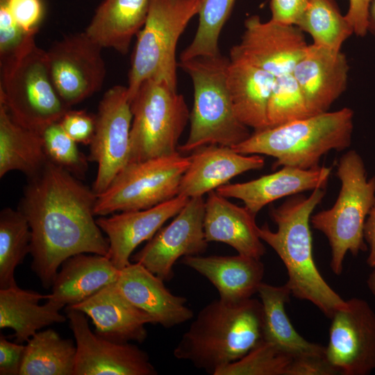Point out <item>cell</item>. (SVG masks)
Listing matches in <instances>:
<instances>
[{
    "label": "cell",
    "mask_w": 375,
    "mask_h": 375,
    "mask_svg": "<svg viewBox=\"0 0 375 375\" xmlns=\"http://www.w3.org/2000/svg\"><path fill=\"white\" fill-rule=\"evenodd\" d=\"M331 168L318 166L301 169L284 166L280 170L243 183H228L215 191L226 198L241 200L251 213H257L267 204L283 198L326 186Z\"/></svg>",
    "instance_id": "20"
},
{
    "label": "cell",
    "mask_w": 375,
    "mask_h": 375,
    "mask_svg": "<svg viewBox=\"0 0 375 375\" xmlns=\"http://www.w3.org/2000/svg\"><path fill=\"white\" fill-rule=\"evenodd\" d=\"M59 122L65 131L75 142L90 144L95 130V116L84 110L69 109Z\"/></svg>",
    "instance_id": "39"
},
{
    "label": "cell",
    "mask_w": 375,
    "mask_h": 375,
    "mask_svg": "<svg viewBox=\"0 0 375 375\" xmlns=\"http://www.w3.org/2000/svg\"><path fill=\"white\" fill-rule=\"evenodd\" d=\"M42 0H0V58L14 54L42 22Z\"/></svg>",
    "instance_id": "32"
},
{
    "label": "cell",
    "mask_w": 375,
    "mask_h": 375,
    "mask_svg": "<svg viewBox=\"0 0 375 375\" xmlns=\"http://www.w3.org/2000/svg\"><path fill=\"white\" fill-rule=\"evenodd\" d=\"M120 270L106 256L78 253L61 265L47 300L63 306L76 305L116 282Z\"/></svg>",
    "instance_id": "25"
},
{
    "label": "cell",
    "mask_w": 375,
    "mask_h": 375,
    "mask_svg": "<svg viewBox=\"0 0 375 375\" xmlns=\"http://www.w3.org/2000/svg\"><path fill=\"white\" fill-rule=\"evenodd\" d=\"M47 298V294L24 290L17 285L0 289V328L12 329L15 342L23 344L41 328L65 322L67 316L60 313L63 306L50 300L39 304Z\"/></svg>",
    "instance_id": "27"
},
{
    "label": "cell",
    "mask_w": 375,
    "mask_h": 375,
    "mask_svg": "<svg viewBox=\"0 0 375 375\" xmlns=\"http://www.w3.org/2000/svg\"><path fill=\"white\" fill-rule=\"evenodd\" d=\"M372 0H349L345 17L351 24L353 33L364 37L368 32V11Z\"/></svg>",
    "instance_id": "43"
},
{
    "label": "cell",
    "mask_w": 375,
    "mask_h": 375,
    "mask_svg": "<svg viewBox=\"0 0 375 375\" xmlns=\"http://www.w3.org/2000/svg\"><path fill=\"white\" fill-rule=\"evenodd\" d=\"M28 181L17 209L31 231V269L49 289L65 260L82 253L107 256L109 244L94 219L92 188L49 160Z\"/></svg>",
    "instance_id": "1"
},
{
    "label": "cell",
    "mask_w": 375,
    "mask_h": 375,
    "mask_svg": "<svg viewBox=\"0 0 375 375\" xmlns=\"http://www.w3.org/2000/svg\"><path fill=\"white\" fill-rule=\"evenodd\" d=\"M353 111L342 108L269 127L253 133L231 147L238 153L267 155L275 158L273 168L290 166L310 169L319 166L330 151L349 147Z\"/></svg>",
    "instance_id": "4"
},
{
    "label": "cell",
    "mask_w": 375,
    "mask_h": 375,
    "mask_svg": "<svg viewBox=\"0 0 375 375\" xmlns=\"http://www.w3.org/2000/svg\"><path fill=\"white\" fill-rule=\"evenodd\" d=\"M47 160L41 134L19 124L0 103V177L19 171L31 178Z\"/></svg>",
    "instance_id": "30"
},
{
    "label": "cell",
    "mask_w": 375,
    "mask_h": 375,
    "mask_svg": "<svg viewBox=\"0 0 375 375\" xmlns=\"http://www.w3.org/2000/svg\"><path fill=\"white\" fill-rule=\"evenodd\" d=\"M25 345L11 342L0 335V374L19 375Z\"/></svg>",
    "instance_id": "42"
},
{
    "label": "cell",
    "mask_w": 375,
    "mask_h": 375,
    "mask_svg": "<svg viewBox=\"0 0 375 375\" xmlns=\"http://www.w3.org/2000/svg\"><path fill=\"white\" fill-rule=\"evenodd\" d=\"M204 213L203 197L190 198L172 222L162 227L132 260L165 281H170L179 258L206 251L208 242L203 230Z\"/></svg>",
    "instance_id": "15"
},
{
    "label": "cell",
    "mask_w": 375,
    "mask_h": 375,
    "mask_svg": "<svg viewBox=\"0 0 375 375\" xmlns=\"http://www.w3.org/2000/svg\"><path fill=\"white\" fill-rule=\"evenodd\" d=\"M69 326L76 341L74 375H156L148 354L130 342H119L93 333L88 316L67 306Z\"/></svg>",
    "instance_id": "14"
},
{
    "label": "cell",
    "mask_w": 375,
    "mask_h": 375,
    "mask_svg": "<svg viewBox=\"0 0 375 375\" xmlns=\"http://www.w3.org/2000/svg\"><path fill=\"white\" fill-rule=\"evenodd\" d=\"M296 26L312 37L313 44L333 50H341L344 42L353 33L334 0H309Z\"/></svg>",
    "instance_id": "34"
},
{
    "label": "cell",
    "mask_w": 375,
    "mask_h": 375,
    "mask_svg": "<svg viewBox=\"0 0 375 375\" xmlns=\"http://www.w3.org/2000/svg\"><path fill=\"white\" fill-rule=\"evenodd\" d=\"M309 0H270L272 20L285 24L297 25Z\"/></svg>",
    "instance_id": "41"
},
{
    "label": "cell",
    "mask_w": 375,
    "mask_h": 375,
    "mask_svg": "<svg viewBox=\"0 0 375 375\" xmlns=\"http://www.w3.org/2000/svg\"><path fill=\"white\" fill-rule=\"evenodd\" d=\"M349 72L347 57L341 50L308 44L292 74L311 115L328 111L345 91Z\"/></svg>",
    "instance_id": "18"
},
{
    "label": "cell",
    "mask_w": 375,
    "mask_h": 375,
    "mask_svg": "<svg viewBox=\"0 0 375 375\" xmlns=\"http://www.w3.org/2000/svg\"><path fill=\"white\" fill-rule=\"evenodd\" d=\"M133 115L127 86L115 85L103 94L95 115L88 160L97 164L93 190L98 195L128 162Z\"/></svg>",
    "instance_id": "11"
},
{
    "label": "cell",
    "mask_w": 375,
    "mask_h": 375,
    "mask_svg": "<svg viewBox=\"0 0 375 375\" xmlns=\"http://www.w3.org/2000/svg\"><path fill=\"white\" fill-rule=\"evenodd\" d=\"M308 46L298 26L272 19L262 22L259 16L252 15L245 20L240 42L231 49L230 56L277 77L292 73Z\"/></svg>",
    "instance_id": "16"
},
{
    "label": "cell",
    "mask_w": 375,
    "mask_h": 375,
    "mask_svg": "<svg viewBox=\"0 0 375 375\" xmlns=\"http://www.w3.org/2000/svg\"><path fill=\"white\" fill-rule=\"evenodd\" d=\"M189 163L190 157L179 151L127 163L97 195L95 215L147 209L176 197Z\"/></svg>",
    "instance_id": "10"
},
{
    "label": "cell",
    "mask_w": 375,
    "mask_h": 375,
    "mask_svg": "<svg viewBox=\"0 0 375 375\" xmlns=\"http://www.w3.org/2000/svg\"><path fill=\"white\" fill-rule=\"evenodd\" d=\"M190 199L178 195L151 208L100 216L97 223L107 237V257L119 270L131 263L134 250L149 241L170 218L175 217Z\"/></svg>",
    "instance_id": "17"
},
{
    "label": "cell",
    "mask_w": 375,
    "mask_h": 375,
    "mask_svg": "<svg viewBox=\"0 0 375 375\" xmlns=\"http://www.w3.org/2000/svg\"><path fill=\"white\" fill-rule=\"evenodd\" d=\"M326 191L317 188L308 196H291L278 207L269 208V216L276 224L272 231L265 223L258 235L279 256L288 273L285 285L291 295L311 302L327 317L346 305L344 300L324 279L315 262L310 218Z\"/></svg>",
    "instance_id": "2"
},
{
    "label": "cell",
    "mask_w": 375,
    "mask_h": 375,
    "mask_svg": "<svg viewBox=\"0 0 375 375\" xmlns=\"http://www.w3.org/2000/svg\"><path fill=\"white\" fill-rule=\"evenodd\" d=\"M368 31L375 35V0H372L368 11Z\"/></svg>",
    "instance_id": "45"
},
{
    "label": "cell",
    "mask_w": 375,
    "mask_h": 375,
    "mask_svg": "<svg viewBox=\"0 0 375 375\" xmlns=\"http://www.w3.org/2000/svg\"><path fill=\"white\" fill-rule=\"evenodd\" d=\"M256 216L244 206L231 203L215 190L205 200L203 230L208 242H219L238 254L260 259L266 251L258 235Z\"/></svg>",
    "instance_id": "23"
},
{
    "label": "cell",
    "mask_w": 375,
    "mask_h": 375,
    "mask_svg": "<svg viewBox=\"0 0 375 375\" xmlns=\"http://www.w3.org/2000/svg\"><path fill=\"white\" fill-rule=\"evenodd\" d=\"M130 103L133 119L128 163L178 152L190 116L183 96L164 81L149 79Z\"/></svg>",
    "instance_id": "9"
},
{
    "label": "cell",
    "mask_w": 375,
    "mask_h": 375,
    "mask_svg": "<svg viewBox=\"0 0 375 375\" xmlns=\"http://www.w3.org/2000/svg\"><path fill=\"white\" fill-rule=\"evenodd\" d=\"M293 357L265 340L215 375H286Z\"/></svg>",
    "instance_id": "37"
},
{
    "label": "cell",
    "mask_w": 375,
    "mask_h": 375,
    "mask_svg": "<svg viewBox=\"0 0 375 375\" xmlns=\"http://www.w3.org/2000/svg\"><path fill=\"white\" fill-rule=\"evenodd\" d=\"M262 326L260 300L250 298L233 303L215 299L200 310L173 354L215 375L262 340Z\"/></svg>",
    "instance_id": "3"
},
{
    "label": "cell",
    "mask_w": 375,
    "mask_h": 375,
    "mask_svg": "<svg viewBox=\"0 0 375 375\" xmlns=\"http://www.w3.org/2000/svg\"><path fill=\"white\" fill-rule=\"evenodd\" d=\"M276 77L242 59L229 56L226 81L235 114L254 131L269 128L267 106Z\"/></svg>",
    "instance_id": "26"
},
{
    "label": "cell",
    "mask_w": 375,
    "mask_h": 375,
    "mask_svg": "<svg viewBox=\"0 0 375 375\" xmlns=\"http://www.w3.org/2000/svg\"><path fill=\"white\" fill-rule=\"evenodd\" d=\"M157 276L138 262H131L120 270L115 282L122 294L147 313L154 324L171 328L190 320L193 311L187 299L172 293Z\"/></svg>",
    "instance_id": "19"
},
{
    "label": "cell",
    "mask_w": 375,
    "mask_h": 375,
    "mask_svg": "<svg viewBox=\"0 0 375 375\" xmlns=\"http://www.w3.org/2000/svg\"><path fill=\"white\" fill-rule=\"evenodd\" d=\"M325 356L342 375H368L375 369V312L365 299L346 300L332 316Z\"/></svg>",
    "instance_id": "13"
},
{
    "label": "cell",
    "mask_w": 375,
    "mask_h": 375,
    "mask_svg": "<svg viewBox=\"0 0 375 375\" xmlns=\"http://www.w3.org/2000/svg\"><path fill=\"white\" fill-rule=\"evenodd\" d=\"M151 0H104L84 32L103 48L122 54L128 51L132 38L143 27Z\"/></svg>",
    "instance_id": "28"
},
{
    "label": "cell",
    "mask_w": 375,
    "mask_h": 375,
    "mask_svg": "<svg viewBox=\"0 0 375 375\" xmlns=\"http://www.w3.org/2000/svg\"><path fill=\"white\" fill-rule=\"evenodd\" d=\"M26 342L19 375H74L76 347L72 340L47 329Z\"/></svg>",
    "instance_id": "31"
},
{
    "label": "cell",
    "mask_w": 375,
    "mask_h": 375,
    "mask_svg": "<svg viewBox=\"0 0 375 375\" xmlns=\"http://www.w3.org/2000/svg\"><path fill=\"white\" fill-rule=\"evenodd\" d=\"M337 370L325 355H305L294 357L286 375H335Z\"/></svg>",
    "instance_id": "40"
},
{
    "label": "cell",
    "mask_w": 375,
    "mask_h": 375,
    "mask_svg": "<svg viewBox=\"0 0 375 375\" xmlns=\"http://www.w3.org/2000/svg\"><path fill=\"white\" fill-rule=\"evenodd\" d=\"M202 0H151L146 22L138 33L127 86L129 100L149 79L162 81L177 90L176 50Z\"/></svg>",
    "instance_id": "8"
},
{
    "label": "cell",
    "mask_w": 375,
    "mask_h": 375,
    "mask_svg": "<svg viewBox=\"0 0 375 375\" xmlns=\"http://www.w3.org/2000/svg\"><path fill=\"white\" fill-rule=\"evenodd\" d=\"M263 310L262 340L294 357L325 355L326 347L310 342L294 328L285 309L291 292L286 285L262 283L258 292Z\"/></svg>",
    "instance_id": "29"
},
{
    "label": "cell",
    "mask_w": 375,
    "mask_h": 375,
    "mask_svg": "<svg viewBox=\"0 0 375 375\" xmlns=\"http://www.w3.org/2000/svg\"><path fill=\"white\" fill-rule=\"evenodd\" d=\"M0 103L16 122L40 133L69 110L53 85L47 51L37 46L35 35L1 62Z\"/></svg>",
    "instance_id": "6"
},
{
    "label": "cell",
    "mask_w": 375,
    "mask_h": 375,
    "mask_svg": "<svg viewBox=\"0 0 375 375\" xmlns=\"http://www.w3.org/2000/svg\"><path fill=\"white\" fill-rule=\"evenodd\" d=\"M189 157L190 163L182 176L178 194L189 199L203 197L228 184L238 175L265 165L261 155L242 154L231 147L217 144L201 147Z\"/></svg>",
    "instance_id": "21"
},
{
    "label": "cell",
    "mask_w": 375,
    "mask_h": 375,
    "mask_svg": "<svg viewBox=\"0 0 375 375\" xmlns=\"http://www.w3.org/2000/svg\"><path fill=\"white\" fill-rule=\"evenodd\" d=\"M229 58L221 53L180 61L194 87L188 140L180 153L192 152L208 144L233 147L248 138L249 127L238 118L228 92L226 73Z\"/></svg>",
    "instance_id": "5"
},
{
    "label": "cell",
    "mask_w": 375,
    "mask_h": 375,
    "mask_svg": "<svg viewBox=\"0 0 375 375\" xmlns=\"http://www.w3.org/2000/svg\"><path fill=\"white\" fill-rule=\"evenodd\" d=\"M267 116L269 128L312 116L292 73L276 77Z\"/></svg>",
    "instance_id": "36"
},
{
    "label": "cell",
    "mask_w": 375,
    "mask_h": 375,
    "mask_svg": "<svg viewBox=\"0 0 375 375\" xmlns=\"http://www.w3.org/2000/svg\"><path fill=\"white\" fill-rule=\"evenodd\" d=\"M32 235L19 210L6 208L0 212V289L17 285L16 267L30 253Z\"/></svg>",
    "instance_id": "33"
},
{
    "label": "cell",
    "mask_w": 375,
    "mask_h": 375,
    "mask_svg": "<svg viewBox=\"0 0 375 375\" xmlns=\"http://www.w3.org/2000/svg\"><path fill=\"white\" fill-rule=\"evenodd\" d=\"M364 238L369 245V252L367 258V265L375 267V203L370 210L364 226Z\"/></svg>",
    "instance_id": "44"
},
{
    "label": "cell",
    "mask_w": 375,
    "mask_h": 375,
    "mask_svg": "<svg viewBox=\"0 0 375 375\" xmlns=\"http://www.w3.org/2000/svg\"><path fill=\"white\" fill-rule=\"evenodd\" d=\"M70 306L92 319L97 334L116 342L142 343L147 336L145 326L153 324L147 313L122 294L115 282Z\"/></svg>",
    "instance_id": "22"
},
{
    "label": "cell",
    "mask_w": 375,
    "mask_h": 375,
    "mask_svg": "<svg viewBox=\"0 0 375 375\" xmlns=\"http://www.w3.org/2000/svg\"><path fill=\"white\" fill-rule=\"evenodd\" d=\"M336 175L341 188L334 205L312 215L310 224L328 239L330 266L335 274L340 275L347 252L356 256L367 250L364 226L375 203V177L367 178L363 160L355 150L342 156Z\"/></svg>",
    "instance_id": "7"
},
{
    "label": "cell",
    "mask_w": 375,
    "mask_h": 375,
    "mask_svg": "<svg viewBox=\"0 0 375 375\" xmlns=\"http://www.w3.org/2000/svg\"><path fill=\"white\" fill-rule=\"evenodd\" d=\"M47 159L78 178L88 171V160L59 122L47 126L40 133Z\"/></svg>",
    "instance_id": "38"
},
{
    "label": "cell",
    "mask_w": 375,
    "mask_h": 375,
    "mask_svg": "<svg viewBox=\"0 0 375 375\" xmlns=\"http://www.w3.org/2000/svg\"><path fill=\"white\" fill-rule=\"evenodd\" d=\"M101 50L83 31L65 36L47 51L53 85L68 107L101 88L106 76Z\"/></svg>",
    "instance_id": "12"
},
{
    "label": "cell",
    "mask_w": 375,
    "mask_h": 375,
    "mask_svg": "<svg viewBox=\"0 0 375 375\" xmlns=\"http://www.w3.org/2000/svg\"><path fill=\"white\" fill-rule=\"evenodd\" d=\"M181 262L208 279L217 290L219 299L228 303L252 298L265 274L260 259L241 254L190 256L183 257Z\"/></svg>",
    "instance_id": "24"
},
{
    "label": "cell",
    "mask_w": 375,
    "mask_h": 375,
    "mask_svg": "<svg viewBox=\"0 0 375 375\" xmlns=\"http://www.w3.org/2000/svg\"><path fill=\"white\" fill-rule=\"evenodd\" d=\"M236 0H202L199 24L191 43L182 51L180 61L219 54V38Z\"/></svg>",
    "instance_id": "35"
},
{
    "label": "cell",
    "mask_w": 375,
    "mask_h": 375,
    "mask_svg": "<svg viewBox=\"0 0 375 375\" xmlns=\"http://www.w3.org/2000/svg\"><path fill=\"white\" fill-rule=\"evenodd\" d=\"M367 285L370 292L375 297V267L367 277Z\"/></svg>",
    "instance_id": "46"
}]
</instances>
